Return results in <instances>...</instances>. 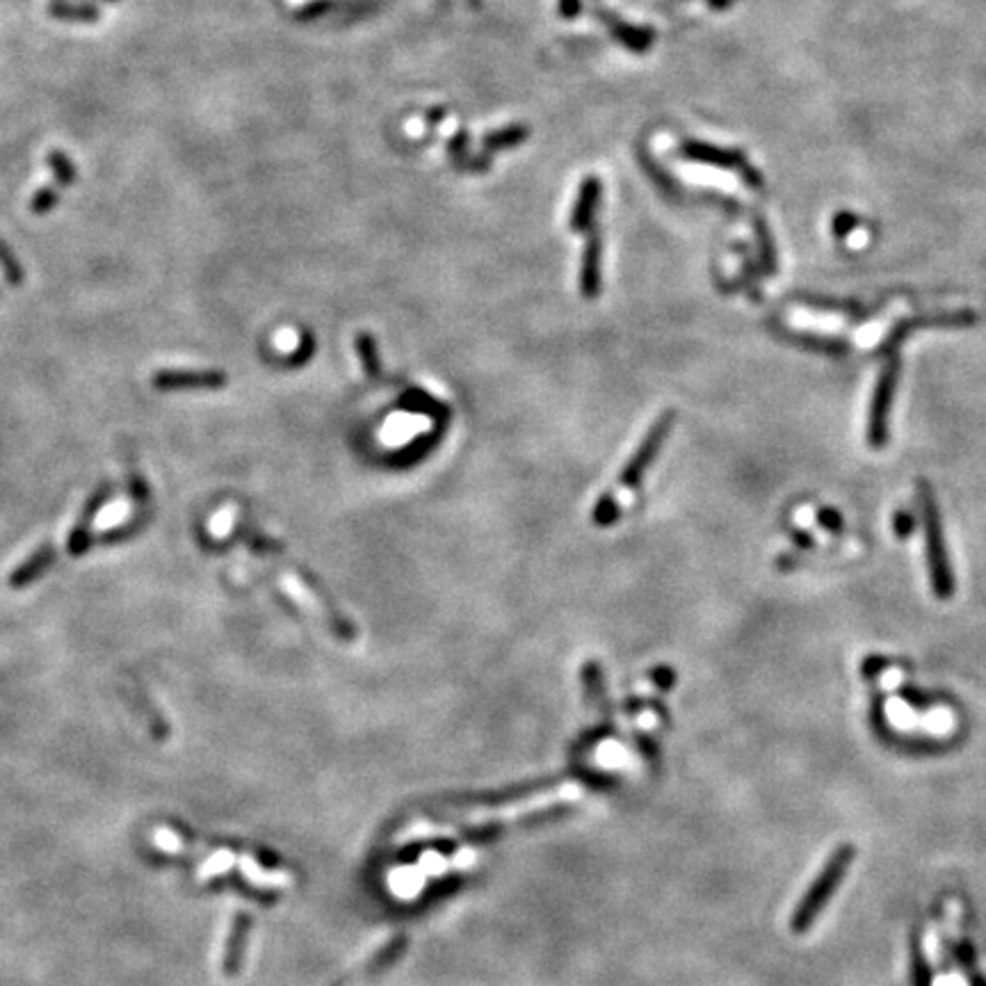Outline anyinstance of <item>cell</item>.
Masks as SVG:
<instances>
[{
    "label": "cell",
    "instance_id": "7402d4cb",
    "mask_svg": "<svg viewBox=\"0 0 986 986\" xmlns=\"http://www.w3.org/2000/svg\"><path fill=\"white\" fill-rule=\"evenodd\" d=\"M818 521L827 528L829 532H838L843 530V516H840V512H836L834 507H822L820 512H818Z\"/></svg>",
    "mask_w": 986,
    "mask_h": 986
},
{
    "label": "cell",
    "instance_id": "7c38bea8",
    "mask_svg": "<svg viewBox=\"0 0 986 986\" xmlns=\"http://www.w3.org/2000/svg\"><path fill=\"white\" fill-rule=\"evenodd\" d=\"M911 984L913 986H934V975L929 961L923 952L918 936H911Z\"/></svg>",
    "mask_w": 986,
    "mask_h": 986
},
{
    "label": "cell",
    "instance_id": "3957f363",
    "mask_svg": "<svg viewBox=\"0 0 986 986\" xmlns=\"http://www.w3.org/2000/svg\"><path fill=\"white\" fill-rule=\"evenodd\" d=\"M918 487H920V493H918L920 507H923L925 553H927V564H929V578H932V589L939 598H950L952 594H955V576H952L948 551H945L939 507H936L934 491L929 489L925 482H920Z\"/></svg>",
    "mask_w": 986,
    "mask_h": 986
},
{
    "label": "cell",
    "instance_id": "ba28073f",
    "mask_svg": "<svg viewBox=\"0 0 986 986\" xmlns=\"http://www.w3.org/2000/svg\"><path fill=\"white\" fill-rule=\"evenodd\" d=\"M973 320H975V315L968 313V311L945 313V315H925V318L904 320L891 331V336L886 338L884 347H893L895 343H900L902 338L909 334V331H913V327H920V325H966V322H973Z\"/></svg>",
    "mask_w": 986,
    "mask_h": 986
},
{
    "label": "cell",
    "instance_id": "44dd1931",
    "mask_svg": "<svg viewBox=\"0 0 986 986\" xmlns=\"http://www.w3.org/2000/svg\"><path fill=\"white\" fill-rule=\"evenodd\" d=\"M359 354L363 357V363H366V368H368V373L370 375H375L377 373V354H375V345L373 341H370V336H359Z\"/></svg>",
    "mask_w": 986,
    "mask_h": 986
},
{
    "label": "cell",
    "instance_id": "d4e9b609",
    "mask_svg": "<svg viewBox=\"0 0 986 986\" xmlns=\"http://www.w3.org/2000/svg\"><path fill=\"white\" fill-rule=\"evenodd\" d=\"M110 3H115V0H110Z\"/></svg>",
    "mask_w": 986,
    "mask_h": 986
},
{
    "label": "cell",
    "instance_id": "30bf717a",
    "mask_svg": "<svg viewBox=\"0 0 986 986\" xmlns=\"http://www.w3.org/2000/svg\"><path fill=\"white\" fill-rule=\"evenodd\" d=\"M231 539L233 541H240V544H245L249 548V551L256 553V555H279L281 551H284L279 541H274L268 535H263L261 530L252 528V525H249V523H236V525H233Z\"/></svg>",
    "mask_w": 986,
    "mask_h": 986
},
{
    "label": "cell",
    "instance_id": "2e32d148",
    "mask_svg": "<svg viewBox=\"0 0 986 986\" xmlns=\"http://www.w3.org/2000/svg\"><path fill=\"white\" fill-rule=\"evenodd\" d=\"M48 167H51V172L55 174V181L64 185V188L76 181V167L71 165V160L64 156L62 151L48 153Z\"/></svg>",
    "mask_w": 986,
    "mask_h": 986
},
{
    "label": "cell",
    "instance_id": "9c48e42d",
    "mask_svg": "<svg viewBox=\"0 0 986 986\" xmlns=\"http://www.w3.org/2000/svg\"><path fill=\"white\" fill-rule=\"evenodd\" d=\"M151 521H153V514L135 512L128 521L115 525V528L101 532V535L96 537V544H101V546L126 544V541H133L137 535H142V532L147 530L149 525H151Z\"/></svg>",
    "mask_w": 986,
    "mask_h": 986
},
{
    "label": "cell",
    "instance_id": "e0dca14e",
    "mask_svg": "<svg viewBox=\"0 0 986 986\" xmlns=\"http://www.w3.org/2000/svg\"><path fill=\"white\" fill-rule=\"evenodd\" d=\"M756 233H758V245H761L763 268L767 274H772L774 270H777V252H774L770 231L765 229V224L761 220H756Z\"/></svg>",
    "mask_w": 986,
    "mask_h": 986
},
{
    "label": "cell",
    "instance_id": "d6986e66",
    "mask_svg": "<svg viewBox=\"0 0 986 986\" xmlns=\"http://www.w3.org/2000/svg\"><path fill=\"white\" fill-rule=\"evenodd\" d=\"M893 528H895V535L897 537L907 539V537L913 535V532H916V519H913V514L907 512V509H902V512L895 514Z\"/></svg>",
    "mask_w": 986,
    "mask_h": 986
},
{
    "label": "cell",
    "instance_id": "52a82bcc",
    "mask_svg": "<svg viewBox=\"0 0 986 986\" xmlns=\"http://www.w3.org/2000/svg\"><path fill=\"white\" fill-rule=\"evenodd\" d=\"M55 562H58V548L53 544H42L10 573L7 583H10L12 589H26L32 583H37L39 578H44L53 569Z\"/></svg>",
    "mask_w": 986,
    "mask_h": 986
},
{
    "label": "cell",
    "instance_id": "7a4b0ae2",
    "mask_svg": "<svg viewBox=\"0 0 986 986\" xmlns=\"http://www.w3.org/2000/svg\"><path fill=\"white\" fill-rule=\"evenodd\" d=\"M672 425H674L672 411L662 414L656 423H653V427L649 430V434H646V439L640 446V450L635 452V457L630 459L628 466L624 468V473H621V480H619L621 493H617V496L601 498V503H598L594 509V523L608 525L617 519L619 516V496H626V493L633 491L637 484L642 482L644 471L651 466L653 459H656L658 450L662 448V443H665L669 430H672Z\"/></svg>",
    "mask_w": 986,
    "mask_h": 986
},
{
    "label": "cell",
    "instance_id": "cb8c5ba5",
    "mask_svg": "<svg viewBox=\"0 0 986 986\" xmlns=\"http://www.w3.org/2000/svg\"><path fill=\"white\" fill-rule=\"evenodd\" d=\"M795 539H797V544H799V546H811V544H813V539L808 537V535H802V532H797Z\"/></svg>",
    "mask_w": 986,
    "mask_h": 986
},
{
    "label": "cell",
    "instance_id": "5bb4252c",
    "mask_svg": "<svg viewBox=\"0 0 986 986\" xmlns=\"http://www.w3.org/2000/svg\"><path fill=\"white\" fill-rule=\"evenodd\" d=\"M0 270H3V277L10 286H21L23 284V268L19 263V258L14 256L10 245L0 238Z\"/></svg>",
    "mask_w": 986,
    "mask_h": 986
},
{
    "label": "cell",
    "instance_id": "9a60e30c",
    "mask_svg": "<svg viewBox=\"0 0 986 986\" xmlns=\"http://www.w3.org/2000/svg\"><path fill=\"white\" fill-rule=\"evenodd\" d=\"M690 153L694 158L706 160V163H713L719 167H747L745 163H742L740 153H733V151H717L713 147H697V149H692Z\"/></svg>",
    "mask_w": 986,
    "mask_h": 986
},
{
    "label": "cell",
    "instance_id": "277c9868",
    "mask_svg": "<svg viewBox=\"0 0 986 986\" xmlns=\"http://www.w3.org/2000/svg\"><path fill=\"white\" fill-rule=\"evenodd\" d=\"M897 375H900V361L891 359L882 368V375L877 379L875 395L870 402L868 414V443L870 448H884L888 439V416H891L893 395L897 389Z\"/></svg>",
    "mask_w": 986,
    "mask_h": 986
},
{
    "label": "cell",
    "instance_id": "8992f818",
    "mask_svg": "<svg viewBox=\"0 0 986 986\" xmlns=\"http://www.w3.org/2000/svg\"><path fill=\"white\" fill-rule=\"evenodd\" d=\"M112 496H115V484L105 482V484H101L99 489L92 491L90 498H87L83 512H80L78 521H76L74 528H71L69 539H67V553L71 557H83L87 551H90L92 544H94L92 523H94L96 516H99L103 505L110 503Z\"/></svg>",
    "mask_w": 986,
    "mask_h": 986
},
{
    "label": "cell",
    "instance_id": "8fae6325",
    "mask_svg": "<svg viewBox=\"0 0 986 986\" xmlns=\"http://www.w3.org/2000/svg\"><path fill=\"white\" fill-rule=\"evenodd\" d=\"M128 491H131V498L135 503V512H147L153 514V496L151 487L144 475L137 471L135 464L128 466Z\"/></svg>",
    "mask_w": 986,
    "mask_h": 986
},
{
    "label": "cell",
    "instance_id": "5b68a950",
    "mask_svg": "<svg viewBox=\"0 0 986 986\" xmlns=\"http://www.w3.org/2000/svg\"><path fill=\"white\" fill-rule=\"evenodd\" d=\"M229 382L224 370H158L151 377L156 391H220Z\"/></svg>",
    "mask_w": 986,
    "mask_h": 986
},
{
    "label": "cell",
    "instance_id": "ffe728a7",
    "mask_svg": "<svg viewBox=\"0 0 986 986\" xmlns=\"http://www.w3.org/2000/svg\"><path fill=\"white\" fill-rule=\"evenodd\" d=\"M856 226H859V217L852 215V213H838L834 217V224H831V229H834L836 238H845L847 233L856 229Z\"/></svg>",
    "mask_w": 986,
    "mask_h": 986
},
{
    "label": "cell",
    "instance_id": "6da1fadb",
    "mask_svg": "<svg viewBox=\"0 0 986 986\" xmlns=\"http://www.w3.org/2000/svg\"><path fill=\"white\" fill-rule=\"evenodd\" d=\"M856 856L854 845L845 843L840 845L838 850L829 856V861L824 863V868L818 872V877L813 879V884L808 886V891L804 893L802 900H799L795 913H792L790 927L795 934H804L811 929V925L818 920L822 909L827 907L831 897H834L836 888L843 884V879L850 870L852 861Z\"/></svg>",
    "mask_w": 986,
    "mask_h": 986
},
{
    "label": "cell",
    "instance_id": "603a6c76",
    "mask_svg": "<svg viewBox=\"0 0 986 986\" xmlns=\"http://www.w3.org/2000/svg\"><path fill=\"white\" fill-rule=\"evenodd\" d=\"M886 667H888V660L879 658V656H870L866 662H863L861 672H863V676H866V678H875Z\"/></svg>",
    "mask_w": 986,
    "mask_h": 986
},
{
    "label": "cell",
    "instance_id": "ac0fdd59",
    "mask_svg": "<svg viewBox=\"0 0 986 986\" xmlns=\"http://www.w3.org/2000/svg\"><path fill=\"white\" fill-rule=\"evenodd\" d=\"M55 204H58V192H55L53 185H46V188L35 192L30 210L32 213H46V210H51Z\"/></svg>",
    "mask_w": 986,
    "mask_h": 986
},
{
    "label": "cell",
    "instance_id": "4fadbf2b",
    "mask_svg": "<svg viewBox=\"0 0 986 986\" xmlns=\"http://www.w3.org/2000/svg\"><path fill=\"white\" fill-rule=\"evenodd\" d=\"M48 14L55 16L60 21H85L92 23L99 19V10L92 5H71V3H51L48 5Z\"/></svg>",
    "mask_w": 986,
    "mask_h": 986
}]
</instances>
